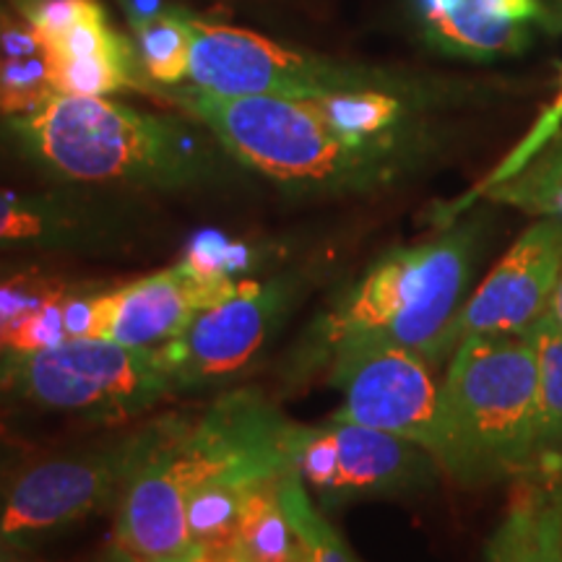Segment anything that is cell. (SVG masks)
Wrapping results in <instances>:
<instances>
[{
  "mask_svg": "<svg viewBox=\"0 0 562 562\" xmlns=\"http://www.w3.org/2000/svg\"><path fill=\"white\" fill-rule=\"evenodd\" d=\"M11 146L60 182L125 191L224 186L243 167L199 121L157 115L110 97L58 94L3 117Z\"/></svg>",
  "mask_w": 562,
  "mask_h": 562,
  "instance_id": "1",
  "label": "cell"
},
{
  "mask_svg": "<svg viewBox=\"0 0 562 562\" xmlns=\"http://www.w3.org/2000/svg\"><path fill=\"white\" fill-rule=\"evenodd\" d=\"M480 227L451 224L432 240L378 258L311 323L286 362V383H305L347 344L375 341L419 351L438 368L440 339L469 297Z\"/></svg>",
  "mask_w": 562,
  "mask_h": 562,
  "instance_id": "2",
  "label": "cell"
},
{
  "mask_svg": "<svg viewBox=\"0 0 562 562\" xmlns=\"http://www.w3.org/2000/svg\"><path fill=\"white\" fill-rule=\"evenodd\" d=\"M157 100L206 125L243 167L297 193L368 188L389 172L393 157L344 136L313 100L216 94L193 83L157 87Z\"/></svg>",
  "mask_w": 562,
  "mask_h": 562,
  "instance_id": "3",
  "label": "cell"
},
{
  "mask_svg": "<svg viewBox=\"0 0 562 562\" xmlns=\"http://www.w3.org/2000/svg\"><path fill=\"white\" fill-rule=\"evenodd\" d=\"M442 474L461 484L516 480L533 459L539 419L537 355L526 334L469 336L440 381Z\"/></svg>",
  "mask_w": 562,
  "mask_h": 562,
  "instance_id": "4",
  "label": "cell"
},
{
  "mask_svg": "<svg viewBox=\"0 0 562 562\" xmlns=\"http://www.w3.org/2000/svg\"><path fill=\"white\" fill-rule=\"evenodd\" d=\"M178 396L157 347L79 339L0 357V402L91 422L136 419Z\"/></svg>",
  "mask_w": 562,
  "mask_h": 562,
  "instance_id": "5",
  "label": "cell"
},
{
  "mask_svg": "<svg viewBox=\"0 0 562 562\" xmlns=\"http://www.w3.org/2000/svg\"><path fill=\"white\" fill-rule=\"evenodd\" d=\"M146 442V422L97 446L40 456L0 474V531L30 554L55 537L117 505Z\"/></svg>",
  "mask_w": 562,
  "mask_h": 562,
  "instance_id": "6",
  "label": "cell"
},
{
  "mask_svg": "<svg viewBox=\"0 0 562 562\" xmlns=\"http://www.w3.org/2000/svg\"><path fill=\"white\" fill-rule=\"evenodd\" d=\"M284 451L292 472L323 508L417 495L442 474L435 456L417 442L355 422H290Z\"/></svg>",
  "mask_w": 562,
  "mask_h": 562,
  "instance_id": "7",
  "label": "cell"
},
{
  "mask_svg": "<svg viewBox=\"0 0 562 562\" xmlns=\"http://www.w3.org/2000/svg\"><path fill=\"white\" fill-rule=\"evenodd\" d=\"M305 271L248 279L220 305L199 313L172 341L157 347L178 393L227 385L250 370L307 290Z\"/></svg>",
  "mask_w": 562,
  "mask_h": 562,
  "instance_id": "8",
  "label": "cell"
},
{
  "mask_svg": "<svg viewBox=\"0 0 562 562\" xmlns=\"http://www.w3.org/2000/svg\"><path fill=\"white\" fill-rule=\"evenodd\" d=\"M326 370L341 393V406L331 419L412 440L442 463L446 419L440 381H435V368L419 351L357 341L336 351Z\"/></svg>",
  "mask_w": 562,
  "mask_h": 562,
  "instance_id": "9",
  "label": "cell"
},
{
  "mask_svg": "<svg viewBox=\"0 0 562 562\" xmlns=\"http://www.w3.org/2000/svg\"><path fill=\"white\" fill-rule=\"evenodd\" d=\"M193 21V53L188 81L216 94H266L313 100L355 89H389L396 83L311 53L292 50L261 34L235 26Z\"/></svg>",
  "mask_w": 562,
  "mask_h": 562,
  "instance_id": "10",
  "label": "cell"
},
{
  "mask_svg": "<svg viewBox=\"0 0 562 562\" xmlns=\"http://www.w3.org/2000/svg\"><path fill=\"white\" fill-rule=\"evenodd\" d=\"M131 203L0 188V256H121L138 240Z\"/></svg>",
  "mask_w": 562,
  "mask_h": 562,
  "instance_id": "11",
  "label": "cell"
},
{
  "mask_svg": "<svg viewBox=\"0 0 562 562\" xmlns=\"http://www.w3.org/2000/svg\"><path fill=\"white\" fill-rule=\"evenodd\" d=\"M30 26L58 94H157L140 68L136 45L112 26L100 0H45Z\"/></svg>",
  "mask_w": 562,
  "mask_h": 562,
  "instance_id": "12",
  "label": "cell"
},
{
  "mask_svg": "<svg viewBox=\"0 0 562 562\" xmlns=\"http://www.w3.org/2000/svg\"><path fill=\"white\" fill-rule=\"evenodd\" d=\"M562 271V220L544 216L510 245L456 313L435 362L448 360L469 336L526 334L550 307Z\"/></svg>",
  "mask_w": 562,
  "mask_h": 562,
  "instance_id": "13",
  "label": "cell"
},
{
  "mask_svg": "<svg viewBox=\"0 0 562 562\" xmlns=\"http://www.w3.org/2000/svg\"><path fill=\"white\" fill-rule=\"evenodd\" d=\"M182 414L146 422V442L117 497L115 544L154 562L191 547L186 518L188 480L180 459Z\"/></svg>",
  "mask_w": 562,
  "mask_h": 562,
  "instance_id": "14",
  "label": "cell"
},
{
  "mask_svg": "<svg viewBox=\"0 0 562 562\" xmlns=\"http://www.w3.org/2000/svg\"><path fill=\"white\" fill-rule=\"evenodd\" d=\"M240 284L193 271L182 261L123 281L112 286V321L104 339L128 347H161L186 331L195 315L232 297Z\"/></svg>",
  "mask_w": 562,
  "mask_h": 562,
  "instance_id": "15",
  "label": "cell"
},
{
  "mask_svg": "<svg viewBox=\"0 0 562 562\" xmlns=\"http://www.w3.org/2000/svg\"><path fill=\"white\" fill-rule=\"evenodd\" d=\"M417 9L442 50L469 58L521 50L542 19V0H417Z\"/></svg>",
  "mask_w": 562,
  "mask_h": 562,
  "instance_id": "16",
  "label": "cell"
},
{
  "mask_svg": "<svg viewBox=\"0 0 562 562\" xmlns=\"http://www.w3.org/2000/svg\"><path fill=\"white\" fill-rule=\"evenodd\" d=\"M487 562H558L544 482L516 476L508 513L487 542Z\"/></svg>",
  "mask_w": 562,
  "mask_h": 562,
  "instance_id": "17",
  "label": "cell"
},
{
  "mask_svg": "<svg viewBox=\"0 0 562 562\" xmlns=\"http://www.w3.org/2000/svg\"><path fill=\"white\" fill-rule=\"evenodd\" d=\"M191 16L193 13L178 5L151 13H131L138 63L154 87H180L188 81L193 53Z\"/></svg>",
  "mask_w": 562,
  "mask_h": 562,
  "instance_id": "18",
  "label": "cell"
},
{
  "mask_svg": "<svg viewBox=\"0 0 562 562\" xmlns=\"http://www.w3.org/2000/svg\"><path fill=\"white\" fill-rule=\"evenodd\" d=\"M281 474L252 484L243 497L232 547L250 562L297 560V533L281 501Z\"/></svg>",
  "mask_w": 562,
  "mask_h": 562,
  "instance_id": "19",
  "label": "cell"
},
{
  "mask_svg": "<svg viewBox=\"0 0 562 562\" xmlns=\"http://www.w3.org/2000/svg\"><path fill=\"white\" fill-rule=\"evenodd\" d=\"M58 97L50 68L30 24L0 45V117L30 115Z\"/></svg>",
  "mask_w": 562,
  "mask_h": 562,
  "instance_id": "20",
  "label": "cell"
},
{
  "mask_svg": "<svg viewBox=\"0 0 562 562\" xmlns=\"http://www.w3.org/2000/svg\"><path fill=\"white\" fill-rule=\"evenodd\" d=\"M79 281L40 263L0 261V357L9 355L21 326L45 302L74 290Z\"/></svg>",
  "mask_w": 562,
  "mask_h": 562,
  "instance_id": "21",
  "label": "cell"
},
{
  "mask_svg": "<svg viewBox=\"0 0 562 562\" xmlns=\"http://www.w3.org/2000/svg\"><path fill=\"white\" fill-rule=\"evenodd\" d=\"M263 480L237 474H209L188 490L186 518L191 542L232 544L245 492Z\"/></svg>",
  "mask_w": 562,
  "mask_h": 562,
  "instance_id": "22",
  "label": "cell"
},
{
  "mask_svg": "<svg viewBox=\"0 0 562 562\" xmlns=\"http://www.w3.org/2000/svg\"><path fill=\"white\" fill-rule=\"evenodd\" d=\"M526 336L537 355L539 372L537 442H533V459L529 463L533 467L562 446V328L544 313Z\"/></svg>",
  "mask_w": 562,
  "mask_h": 562,
  "instance_id": "23",
  "label": "cell"
},
{
  "mask_svg": "<svg viewBox=\"0 0 562 562\" xmlns=\"http://www.w3.org/2000/svg\"><path fill=\"white\" fill-rule=\"evenodd\" d=\"M281 501L297 533V560L294 562H360L339 537V531L326 521L318 505H313L311 492L292 469L281 474Z\"/></svg>",
  "mask_w": 562,
  "mask_h": 562,
  "instance_id": "24",
  "label": "cell"
},
{
  "mask_svg": "<svg viewBox=\"0 0 562 562\" xmlns=\"http://www.w3.org/2000/svg\"><path fill=\"white\" fill-rule=\"evenodd\" d=\"M484 195L531 214L562 220V138L554 140L550 149L544 146L521 172L490 188Z\"/></svg>",
  "mask_w": 562,
  "mask_h": 562,
  "instance_id": "25",
  "label": "cell"
},
{
  "mask_svg": "<svg viewBox=\"0 0 562 562\" xmlns=\"http://www.w3.org/2000/svg\"><path fill=\"white\" fill-rule=\"evenodd\" d=\"M180 261L191 266L193 271L209 273V277L245 281L258 279V266L266 261L261 250L250 248L248 243L229 240L227 235L220 232H199L191 243L182 250Z\"/></svg>",
  "mask_w": 562,
  "mask_h": 562,
  "instance_id": "26",
  "label": "cell"
},
{
  "mask_svg": "<svg viewBox=\"0 0 562 562\" xmlns=\"http://www.w3.org/2000/svg\"><path fill=\"white\" fill-rule=\"evenodd\" d=\"M154 562H250V560L243 558V554L237 552L232 544L193 542L188 550H182L180 554H172V558H161Z\"/></svg>",
  "mask_w": 562,
  "mask_h": 562,
  "instance_id": "27",
  "label": "cell"
},
{
  "mask_svg": "<svg viewBox=\"0 0 562 562\" xmlns=\"http://www.w3.org/2000/svg\"><path fill=\"white\" fill-rule=\"evenodd\" d=\"M34 448L26 440H21L13 435L9 427L0 422V474L9 472L11 467H16L19 461H24L26 456H32Z\"/></svg>",
  "mask_w": 562,
  "mask_h": 562,
  "instance_id": "28",
  "label": "cell"
},
{
  "mask_svg": "<svg viewBox=\"0 0 562 562\" xmlns=\"http://www.w3.org/2000/svg\"><path fill=\"white\" fill-rule=\"evenodd\" d=\"M521 476H529V480H537L544 484H560L562 482V446L558 451L547 453L544 459H539L533 467L526 469Z\"/></svg>",
  "mask_w": 562,
  "mask_h": 562,
  "instance_id": "29",
  "label": "cell"
},
{
  "mask_svg": "<svg viewBox=\"0 0 562 562\" xmlns=\"http://www.w3.org/2000/svg\"><path fill=\"white\" fill-rule=\"evenodd\" d=\"M550 487V518H552V539H554V558L562 562V482L547 484Z\"/></svg>",
  "mask_w": 562,
  "mask_h": 562,
  "instance_id": "30",
  "label": "cell"
},
{
  "mask_svg": "<svg viewBox=\"0 0 562 562\" xmlns=\"http://www.w3.org/2000/svg\"><path fill=\"white\" fill-rule=\"evenodd\" d=\"M21 24H26V21L21 19L16 11H13V5L9 3V0H0V45H3V42L9 40Z\"/></svg>",
  "mask_w": 562,
  "mask_h": 562,
  "instance_id": "31",
  "label": "cell"
},
{
  "mask_svg": "<svg viewBox=\"0 0 562 562\" xmlns=\"http://www.w3.org/2000/svg\"><path fill=\"white\" fill-rule=\"evenodd\" d=\"M89 562H146V560H140V558H136V554H131L128 550H123L121 544H110V547H104L97 558H91Z\"/></svg>",
  "mask_w": 562,
  "mask_h": 562,
  "instance_id": "32",
  "label": "cell"
},
{
  "mask_svg": "<svg viewBox=\"0 0 562 562\" xmlns=\"http://www.w3.org/2000/svg\"><path fill=\"white\" fill-rule=\"evenodd\" d=\"M0 562H32L30 554L19 552L16 547L9 544V539L3 537V531H0Z\"/></svg>",
  "mask_w": 562,
  "mask_h": 562,
  "instance_id": "33",
  "label": "cell"
},
{
  "mask_svg": "<svg viewBox=\"0 0 562 562\" xmlns=\"http://www.w3.org/2000/svg\"><path fill=\"white\" fill-rule=\"evenodd\" d=\"M9 3L13 5V11H16L19 16L30 24V21L34 19V13L40 11V5L45 3V0H9Z\"/></svg>",
  "mask_w": 562,
  "mask_h": 562,
  "instance_id": "34",
  "label": "cell"
},
{
  "mask_svg": "<svg viewBox=\"0 0 562 562\" xmlns=\"http://www.w3.org/2000/svg\"><path fill=\"white\" fill-rule=\"evenodd\" d=\"M547 315H550V318L562 328V271H560L558 286H554V292H552L550 307H547Z\"/></svg>",
  "mask_w": 562,
  "mask_h": 562,
  "instance_id": "35",
  "label": "cell"
}]
</instances>
